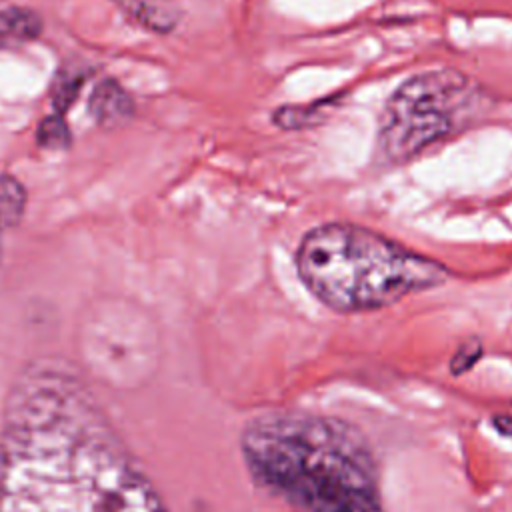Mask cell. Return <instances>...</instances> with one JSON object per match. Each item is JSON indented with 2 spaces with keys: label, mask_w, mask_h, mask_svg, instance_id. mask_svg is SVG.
<instances>
[{
  "label": "cell",
  "mask_w": 512,
  "mask_h": 512,
  "mask_svg": "<svg viewBox=\"0 0 512 512\" xmlns=\"http://www.w3.org/2000/svg\"><path fill=\"white\" fill-rule=\"evenodd\" d=\"M0 512H170L68 362L40 358L0 412Z\"/></svg>",
  "instance_id": "obj_1"
},
{
  "label": "cell",
  "mask_w": 512,
  "mask_h": 512,
  "mask_svg": "<svg viewBox=\"0 0 512 512\" xmlns=\"http://www.w3.org/2000/svg\"><path fill=\"white\" fill-rule=\"evenodd\" d=\"M240 452L252 480L292 512H384L374 450L346 420L264 412L244 424Z\"/></svg>",
  "instance_id": "obj_2"
},
{
  "label": "cell",
  "mask_w": 512,
  "mask_h": 512,
  "mask_svg": "<svg viewBox=\"0 0 512 512\" xmlns=\"http://www.w3.org/2000/svg\"><path fill=\"white\" fill-rule=\"evenodd\" d=\"M296 268L312 296L342 314L386 308L450 280L440 262L354 224L312 228L298 246Z\"/></svg>",
  "instance_id": "obj_3"
},
{
  "label": "cell",
  "mask_w": 512,
  "mask_h": 512,
  "mask_svg": "<svg viewBox=\"0 0 512 512\" xmlns=\"http://www.w3.org/2000/svg\"><path fill=\"white\" fill-rule=\"evenodd\" d=\"M486 104L482 86L458 70L420 72L390 96L378 150L388 162H406L472 124Z\"/></svg>",
  "instance_id": "obj_4"
},
{
  "label": "cell",
  "mask_w": 512,
  "mask_h": 512,
  "mask_svg": "<svg viewBox=\"0 0 512 512\" xmlns=\"http://www.w3.org/2000/svg\"><path fill=\"white\" fill-rule=\"evenodd\" d=\"M136 308L130 302L108 300L90 312L82 328V346L90 370L108 386L128 388L136 382L138 352Z\"/></svg>",
  "instance_id": "obj_5"
},
{
  "label": "cell",
  "mask_w": 512,
  "mask_h": 512,
  "mask_svg": "<svg viewBox=\"0 0 512 512\" xmlns=\"http://www.w3.org/2000/svg\"><path fill=\"white\" fill-rule=\"evenodd\" d=\"M88 112L98 126L114 130L130 122L134 116V100L116 80L106 78L92 90Z\"/></svg>",
  "instance_id": "obj_6"
},
{
  "label": "cell",
  "mask_w": 512,
  "mask_h": 512,
  "mask_svg": "<svg viewBox=\"0 0 512 512\" xmlns=\"http://www.w3.org/2000/svg\"><path fill=\"white\" fill-rule=\"evenodd\" d=\"M44 22L40 14L24 6L0 8V48H16L36 40L42 34Z\"/></svg>",
  "instance_id": "obj_7"
},
{
  "label": "cell",
  "mask_w": 512,
  "mask_h": 512,
  "mask_svg": "<svg viewBox=\"0 0 512 512\" xmlns=\"http://www.w3.org/2000/svg\"><path fill=\"white\" fill-rule=\"evenodd\" d=\"M28 204L26 188L10 174H0V228L8 230L20 224Z\"/></svg>",
  "instance_id": "obj_8"
},
{
  "label": "cell",
  "mask_w": 512,
  "mask_h": 512,
  "mask_svg": "<svg viewBox=\"0 0 512 512\" xmlns=\"http://www.w3.org/2000/svg\"><path fill=\"white\" fill-rule=\"evenodd\" d=\"M70 128L60 114L46 116L38 126V144L50 150H62L70 146Z\"/></svg>",
  "instance_id": "obj_9"
},
{
  "label": "cell",
  "mask_w": 512,
  "mask_h": 512,
  "mask_svg": "<svg viewBox=\"0 0 512 512\" xmlns=\"http://www.w3.org/2000/svg\"><path fill=\"white\" fill-rule=\"evenodd\" d=\"M82 82H84V78L78 72H62L60 74V78L54 82V88H52V100H54V106L58 112H64L70 108Z\"/></svg>",
  "instance_id": "obj_10"
},
{
  "label": "cell",
  "mask_w": 512,
  "mask_h": 512,
  "mask_svg": "<svg viewBox=\"0 0 512 512\" xmlns=\"http://www.w3.org/2000/svg\"><path fill=\"white\" fill-rule=\"evenodd\" d=\"M482 358V342L472 338L466 340L464 344H460V348L454 352L452 360H450V372L454 376H460L464 372H468L478 360Z\"/></svg>",
  "instance_id": "obj_11"
},
{
  "label": "cell",
  "mask_w": 512,
  "mask_h": 512,
  "mask_svg": "<svg viewBox=\"0 0 512 512\" xmlns=\"http://www.w3.org/2000/svg\"><path fill=\"white\" fill-rule=\"evenodd\" d=\"M312 118H314V110L304 108V106H284L274 114V122L282 128L310 126Z\"/></svg>",
  "instance_id": "obj_12"
},
{
  "label": "cell",
  "mask_w": 512,
  "mask_h": 512,
  "mask_svg": "<svg viewBox=\"0 0 512 512\" xmlns=\"http://www.w3.org/2000/svg\"><path fill=\"white\" fill-rule=\"evenodd\" d=\"M494 428L504 434V436H512V416H504V414H498L494 420H492Z\"/></svg>",
  "instance_id": "obj_13"
},
{
  "label": "cell",
  "mask_w": 512,
  "mask_h": 512,
  "mask_svg": "<svg viewBox=\"0 0 512 512\" xmlns=\"http://www.w3.org/2000/svg\"><path fill=\"white\" fill-rule=\"evenodd\" d=\"M0 260H2V228H0Z\"/></svg>",
  "instance_id": "obj_14"
}]
</instances>
